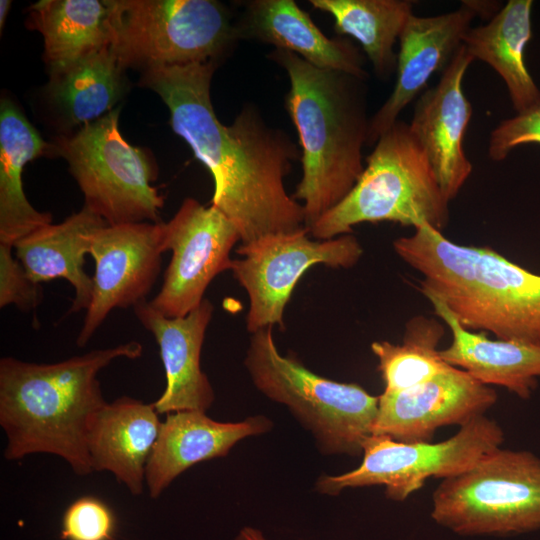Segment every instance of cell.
Here are the masks:
<instances>
[{"mask_svg": "<svg viewBox=\"0 0 540 540\" xmlns=\"http://www.w3.org/2000/svg\"><path fill=\"white\" fill-rule=\"evenodd\" d=\"M217 66L150 68L140 84L160 96L173 131L209 170L214 181L211 205L236 226L241 245L306 228L304 208L284 183L300 150L253 105L242 108L230 125L218 120L210 96Z\"/></svg>", "mask_w": 540, "mask_h": 540, "instance_id": "1", "label": "cell"}, {"mask_svg": "<svg viewBox=\"0 0 540 540\" xmlns=\"http://www.w3.org/2000/svg\"><path fill=\"white\" fill-rule=\"evenodd\" d=\"M142 352L139 342L130 341L51 364L1 358L4 457L18 460L48 453L63 458L78 475L93 472L88 431L95 414L107 403L97 375L115 359H137Z\"/></svg>", "mask_w": 540, "mask_h": 540, "instance_id": "2", "label": "cell"}, {"mask_svg": "<svg viewBox=\"0 0 540 540\" xmlns=\"http://www.w3.org/2000/svg\"><path fill=\"white\" fill-rule=\"evenodd\" d=\"M268 58L290 81L285 108L298 134L302 164L292 196L302 201L308 229L348 195L364 170L370 123L366 79L316 67L286 50L274 49Z\"/></svg>", "mask_w": 540, "mask_h": 540, "instance_id": "3", "label": "cell"}, {"mask_svg": "<svg viewBox=\"0 0 540 540\" xmlns=\"http://www.w3.org/2000/svg\"><path fill=\"white\" fill-rule=\"evenodd\" d=\"M393 248L422 275L421 293L464 328L540 346V275L488 247L454 243L429 225L397 238Z\"/></svg>", "mask_w": 540, "mask_h": 540, "instance_id": "4", "label": "cell"}, {"mask_svg": "<svg viewBox=\"0 0 540 540\" xmlns=\"http://www.w3.org/2000/svg\"><path fill=\"white\" fill-rule=\"evenodd\" d=\"M374 145L352 190L308 228L311 237L351 234L364 222L429 225L441 232L446 227L450 201L409 124L397 120Z\"/></svg>", "mask_w": 540, "mask_h": 540, "instance_id": "5", "label": "cell"}, {"mask_svg": "<svg viewBox=\"0 0 540 540\" xmlns=\"http://www.w3.org/2000/svg\"><path fill=\"white\" fill-rule=\"evenodd\" d=\"M111 49L124 69L216 62L240 39L215 0H105Z\"/></svg>", "mask_w": 540, "mask_h": 540, "instance_id": "6", "label": "cell"}, {"mask_svg": "<svg viewBox=\"0 0 540 540\" xmlns=\"http://www.w3.org/2000/svg\"><path fill=\"white\" fill-rule=\"evenodd\" d=\"M271 326L251 334L245 366L254 385L286 405L326 454H363L372 436L379 397L355 383L321 377L279 353Z\"/></svg>", "mask_w": 540, "mask_h": 540, "instance_id": "7", "label": "cell"}, {"mask_svg": "<svg viewBox=\"0 0 540 540\" xmlns=\"http://www.w3.org/2000/svg\"><path fill=\"white\" fill-rule=\"evenodd\" d=\"M432 519L461 536H513L540 529V458L495 449L433 492Z\"/></svg>", "mask_w": 540, "mask_h": 540, "instance_id": "8", "label": "cell"}, {"mask_svg": "<svg viewBox=\"0 0 540 540\" xmlns=\"http://www.w3.org/2000/svg\"><path fill=\"white\" fill-rule=\"evenodd\" d=\"M119 108L58 137L63 157L84 195V205L108 225L161 222L164 198L152 182L157 167L149 151L130 145L119 130Z\"/></svg>", "mask_w": 540, "mask_h": 540, "instance_id": "9", "label": "cell"}, {"mask_svg": "<svg viewBox=\"0 0 540 540\" xmlns=\"http://www.w3.org/2000/svg\"><path fill=\"white\" fill-rule=\"evenodd\" d=\"M503 441L500 425L485 415L471 419L455 435L438 443H404L372 435L363 445L359 467L321 477L317 490L337 495L345 488L384 485L387 498L404 501L431 477L446 479L465 472Z\"/></svg>", "mask_w": 540, "mask_h": 540, "instance_id": "10", "label": "cell"}, {"mask_svg": "<svg viewBox=\"0 0 540 540\" xmlns=\"http://www.w3.org/2000/svg\"><path fill=\"white\" fill-rule=\"evenodd\" d=\"M236 252L240 258L232 260L230 270L248 294L246 327L253 334L269 326L284 327L286 305L310 267L351 268L361 258L363 248L351 234L318 240L311 239L308 229L303 228L240 244Z\"/></svg>", "mask_w": 540, "mask_h": 540, "instance_id": "11", "label": "cell"}, {"mask_svg": "<svg viewBox=\"0 0 540 540\" xmlns=\"http://www.w3.org/2000/svg\"><path fill=\"white\" fill-rule=\"evenodd\" d=\"M239 241L236 226L219 209L184 199L175 215L162 223V248L172 256L151 305L170 318L198 307L211 281L230 270V254Z\"/></svg>", "mask_w": 540, "mask_h": 540, "instance_id": "12", "label": "cell"}, {"mask_svg": "<svg viewBox=\"0 0 540 540\" xmlns=\"http://www.w3.org/2000/svg\"><path fill=\"white\" fill-rule=\"evenodd\" d=\"M162 223L106 225L92 239V296L76 339L85 346L110 312L146 300L161 270Z\"/></svg>", "mask_w": 540, "mask_h": 540, "instance_id": "13", "label": "cell"}, {"mask_svg": "<svg viewBox=\"0 0 540 540\" xmlns=\"http://www.w3.org/2000/svg\"><path fill=\"white\" fill-rule=\"evenodd\" d=\"M496 401L494 389L449 366L412 388L384 391L379 396L372 435L404 443L430 442L438 428L461 426L484 415Z\"/></svg>", "mask_w": 540, "mask_h": 540, "instance_id": "14", "label": "cell"}, {"mask_svg": "<svg viewBox=\"0 0 540 540\" xmlns=\"http://www.w3.org/2000/svg\"><path fill=\"white\" fill-rule=\"evenodd\" d=\"M473 61L462 44L438 83L421 94L409 123L449 201L458 195L472 172L464 150L472 106L464 93L463 79Z\"/></svg>", "mask_w": 540, "mask_h": 540, "instance_id": "15", "label": "cell"}, {"mask_svg": "<svg viewBox=\"0 0 540 540\" xmlns=\"http://www.w3.org/2000/svg\"><path fill=\"white\" fill-rule=\"evenodd\" d=\"M475 16L469 1L437 16H410L399 37L396 82L388 99L370 118L368 145L375 144L399 120V114L434 73L448 66Z\"/></svg>", "mask_w": 540, "mask_h": 540, "instance_id": "16", "label": "cell"}, {"mask_svg": "<svg viewBox=\"0 0 540 540\" xmlns=\"http://www.w3.org/2000/svg\"><path fill=\"white\" fill-rule=\"evenodd\" d=\"M135 316L155 338L166 386L153 402L158 414L194 410L206 412L214 401L213 388L200 367V355L214 307L208 299L182 317L170 318L144 300L133 307Z\"/></svg>", "mask_w": 540, "mask_h": 540, "instance_id": "17", "label": "cell"}, {"mask_svg": "<svg viewBox=\"0 0 540 540\" xmlns=\"http://www.w3.org/2000/svg\"><path fill=\"white\" fill-rule=\"evenodd\" d=\"M271 422L264 416L242 422L212 420L205 412L186 410L166 414L145 473L149 495L158 498L169 484L191 466L223 457L245 437L267 432Z\"/></svg>", "mask_w": 540, "mask_h": 540, "instance_id": "18", "label": "cell"}, {"mask_svg": "<svg viewBox=\"0 0 540 540\" xmlns=\"http://www.w3.org/2000/svg\"><path fill=\"white\" fill-rule=\"evenodd\" d=\"M240 38L290 51L308 63L366 79L364 57L346 38H329L294 0H251L237 21Z\"/></svg>", "mask_w": 540, "mask_h": 540, "instance_id": "19", "label": "cell"}, {"mask_svg": "<svg viewBox=\"0 0 540 540\" xmlns=\"http://www.w3.org/2000/svg\"><path fill=\"white\" fill-rule=\"evenodd\" d=\"M161 423L153 403L122 396L93 417L87 436L92 471H109L132 495L143 493Z\"/></svg>", "mask_w": 540, "mask_h": 540, "instance_id": "20", "label": "cell"}, {"mask_svg": "<svg viewBox=\"0 0 540 540\" xmlns=\"http://www.w3.org/2000/svg\"><path fill=\"white\" fill-rule=\"evenodd\" d=\"M108 225L83 205L58 224H47L20 239L15 245L16 258L36 282L65 279L74 288L69 314L87 310L93 280L84 268L95 233Z\"/></svg>", "mask_w": 540, "mask_h": 540, "instance_id": "21", "label": "cell"}, {"mask_svg": "<svg viewBox=\"0 0 540 540\" xmlns=\"http://www.w3.org/2000/svg\"><path fill=\"white\" fill-rule=\"evenodd\" d=\"M428 300L452 334L451 344L440 350L446 363L484 385L505 387L524 400L531 397L540 378V346L490 339L485 332L470 331L440 301Z\"/></svg>", "mask_w": 540, "mask_h": 540, "instance_id": "22", "label": "cell"}, {"mask_svg": "<svg viewBox=\"0 0 540 540\" xmlns=\"http://www.w3.org/2000/svg\"><path fill=\"white\" fill-rule=\"evenodd\" d=\"M54 151L8 98L0 103V243L14 245L52 223L49 212L36 210L22 184L26 163ZM55 153V151H54Z\"/></svg>", "mask_w": 540, "mask_h": 540, "instance_id": "23", "label": "cell"}, {"mask_svg": "<svg viewBox=\"0 0 540 540\" xmlns=\"http://www.w3.org/2000/svg\"><path fill=\"white\" fill-rule=\"evenodd\" d=\"M532 6L531 0H509L487 24L470 27L462 42L474 60L487 63L503 79L517 114L540 104V89L524 59Z\"/></svg>", "mask_w": 540, "mask_h": 540, "instance_id": "24", "label": "cell"}, {"mask_svg": "<svg viewBox=\"0 0 540 540\" xmlns=\"http://www.w3.org/2000/svg\"><path fill=\"white\" fill-rule=\"evenodd\" d=\"M125 70L109 46L50 75L44 94L60 126L78 129L114 110L126 92Z\"/></svg>", "mask_w": 540, "mask_h": 540, "instance_id": "25", "label": "cell"}, {"mask_svg": "<svg viewBox=\"0 0 540 540\" xmlns=\"http://www.w3.org/2000/svg\"><path fill=\"white\" fill-rule=\"evenodd\" d=\"M28 20L43 37V58L50 75L111 43L105 0H41L29 8Z\"/></svg>", "mask_w": 540, "mask_h": 540, "instance_id": "26", "label": "cell"}, {"mask_svg": "<svg viewBox=\"0 0 540 540\" xmlns=\"http://www.w3.org/2000/svg\"><path fill=\"white\" fill-rule=\"evenodd\" d=\"M309 3L334 19L340 35L356 39L376 75L388 78L396 71L394 46L413 13L407 0H310Z\"/></svg>", "mask_w": 540, "mask_h": 540, "instance_id": "27", "label": "cell"}, {"mask_svg": "<svg viewBox=\"0 0 540 540\" xmlns=\"http://www.w3.org/2000/svg\"><path fill=\"white\" fill-rule=\"evenodd\" d=\"M445 333L435 318L412 317L405 326L402 343L375 341L371 350L387 392H397L422 384L449 366L440 356L438 344Z\"/></svg>", "mask_w": 540, "mask_h": 540, "instance_id": "28", "label": "cell"}, {"mask_svg": "<svg viewBox=\"0 0 540 540\" xmlns=\"http://www.w3.org/2000/svg\"><path fill=\"white\" fill-rule=\"evenodd\" d=\"M115 527L112 510L94 496H82L65 510L63 540H111Z\"/></svg>", "mask_w": 540, "mask_h": 540, "instance_id": "29", "label": "cell"}, {"mask_svg": "<svg viewBox=\"0 0 540 540\" xmlns=\"http://www.w3.org/2000/svg\"><path fill=\"white\" fill-rule=\"evenodd\" d=\"M13 248L0 243V307L14 304L22 311H30L41 302L42 288L13 257Z\"/></svg>", "mask_w": 540, "mask_h": 540, "instance_id": "30", "label": "cell"}, {"mask_svg": "<svg viewBox=\"0 0 540 540\" xmlns=\"http://www.w3.org/2000/svg\"><path fill=\"white\" fill-rule=\"evenodd\" d=\"M529 143L540 144V104L501 121L490 134L488 155L502 161L514 148Z\"/></svg>", "mask_w": 540, "mask_h": 540, "instance_id": "31", "label": "cell"}, {"mask_svg": "<svg viewBox=\"0 0 540 540\" xmlns=\"http://www.w3.org/2000/svg\"><path fill=\"white\" fill-rule=\"evenodd\" d=\"M236 540H267L261 531L251 527H244L236 537Z\"/></svg>", "mask_w": 540, "mask_h": 540, "instance_id": "32", "label": "cell"}, {"mask_svg": "<svg viewBox=\"0 0 540 540\" xmlns=\"http://www.w3.org/2000/svg\"><path fill=\"white\" fill-rule=\"evenodd\" d=\"M12 2L10 0L0 1V27L3 29L7 15L9 13Z\"/></svg>", "mask_w": 540, "mask_h": 540, "instance_id": "33", "label": "cell"}]
</instances>
